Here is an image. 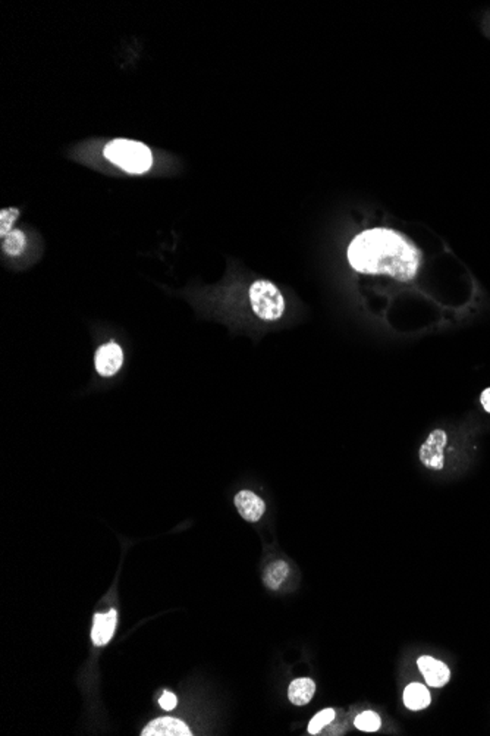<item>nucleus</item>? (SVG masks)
<instances>
[{
    "instance_id": "nucleus-1",
    "label": "nucleus",
    "mask_w": 490,
    "mask_h": 736,
    "mask_svg": "<svg viewBox=\"0 0 490 736\" xmlns=\"http://www.w3.org/2000/svg\"><path fill=\"white\" fill-rule=\"evenodd\" d=\"M348 260L357 272L389 275L398 281H411L418 272L421 254L416 245L399 233L386 228H373L351 241Z\"/></svg>"
},
{
    "instance_id": "nucleus-2",
    "label": "nucleus",
    "mask_w": 490,
    "mask_h": 736,
    "mask_svg": "<svg viewBox=\"0 0 490 736\" xmlns=\"http://www.w3.org/2000/svg\"><path fill=\"white\" fill-rule=\"evenodd\" d=\"M105 156L131 174H143L153 165V156L149 147L133 140H113L106 144Z\"/></svg>"
},
{
    "instance_id": "nucleus-3",
    "label": "nucleus",
    "mask_w": 490,
    "mask_h": 736,
    "mask_svg": "<svg viewBox=\"0 0 490 736\" xmlns=\"http://www.w3.org/2000/svg\"><path fill=\"white\" fill-rule=\"evenodd\" d=\"M250 303L253 312L266 322L281 319L285 312L282 292L274 284L266 280H258L250 287Z\"/></svg>"
},
{
    "instance_id": "nucleus-4",
    "label": "nucleus",
    "mask_w": 490,
    "mask_h": 736,
    "mask_svg": "<svg viewBox=\"0 0 490 736\" xmlns=\"http://www.w3.org/2000/svg\"><path fill=\"white\" fill-rule=\"evenodd\" d=\"M448 443V437L444 430H435L426 443L420 447L418 457L420 462L433 470L444 469L445 465V447Z\"/></svg>"
},
{
    "instance_id": "nucleus-5",
    "label": "nucleus",
    "mask_w": 490,
    "mask_h": 736,
    "mask_svg": "<svg viewBox=\"0 0 490 736\" xmlns=\"http://www.w3.org/2000/svg\"><path fill=\"white\" fill-rule=\"evenodd\" d=\"M122 363L124 353L115 342H109V344L102 346L95 351V370L102 376L115 375L121 369Z\"/></svg>"
},
{
    "instance_id": "nucleus-6",
    "label": "nucleus",
    "mask_w": 490,
    "mask_h": 736,
    "mask_svg": "<svg viewBox=\"0 0 490 736\" xmlns=\"http://www.w3.org/2000/svg\"><path fill=\"white\" fill-rule=\"evenodd\" d=\"M417 664L429 686L440 688V686H444L449 682L451 672L445 663L439 661L430 656H423L417 660Z\"/></svg>"
},
{
    "instance_id": "nucleus-7",
    "label": "nucleus",
    "mask_w": 490,
    "mask_h": 736,
    "mask_svg": "<svg viewBox=\"0 0 490 736\" xmlns=\"http://www.w3.org/2000/svg\"><path fill=\"white\" fill-rule=\"evenodd\" d=\"M235 505L242 516L244 520L247 522H257L260 517L266 512V504L253 491H239L235 496Z\"/></svg>"
},
{
    "instance_id": "nucleus-8",
    "label": "nucleus",
    "mask_w": 490,
    "mask_h": 736,
    "mask_svg": "<svg viewBox=\"0 0 490 736\" xmlns=\"http://www.w3.org/2000/svg\"><path fill=\"white\" fill-rule=\"evenodd\" d=\"M143 736H191L190 728L178 718L160 717L147 725Z\"/></svg>"
},
{
    "instance_id": "nucleus-9",
    "label": "nucleus",
    "mask_w": 490,
    "mask_h": 736,
    "mask_svg": "<svg viewBox=\"0 0 490 736\" xmlns=\"http://www.w3.org/2000/svg\"><path fill=\"white\" fill-rule=\"evenodd\" d=\"M117 610H110L106 614H95L94 616V624L91 631V640L94 645L102 647L106 645L110 640L113 633H115L117 628Z\"/></svg>"
},
{
    "instance_id": "nucleus-10",
    "label": "nucleus",
    "mask_w": 490,
    "mask_h": 736,
    "mask_svg": "<svg viewBox=\"0 0 490 736\" xmlns=\"http://www.w3.org/2000/svg\"><path fill=\"white\" fill-rule=\"evenodd\" d=\"M430 692L421 683H410L404 690V704L408 710L418 711L430 706Z\"/></svg>"
},
{
    "instance_id": "nucleus-11",
    "label": "nucleus",
    "mask_w": 490,
    "mask_h": 736,
    "mask_svg": "<svg viewBox=\"0 0 490 736\" xmlns=\"http://www.w3.org/2000/svg\"><path fill=\"white\" fill-rule=\"evenodd\" d=\"M316 692V683L310 678H300L292 680L288 690V697L292 704L305 706L308 704Z\"/></svg>"
},
{
    "instance_id": "nucleus-12",
    "label": "nucleus",
    "mask_w": 490,
    "mask_h": 736,
    "mask_svg": "<svg viewBox=\"0 0 490 736\" xmlns=\"http://www.w3.org/2000/svg\"><path fill=\"white\" fill-rule=\"evenodd\" d=\"M288 575H289V566L282 560H277V562L270 563L266 567L265 575H263V582L267 588H270V590H279V586L284 583Z\"/></svg>"
},
{
    "instance_id": "nucleus-13",
    "label": "nucleus",
    "mask_w": 490,
    "mask_h": 736,
    "mask_svg": "<svg viewBox=\"0 0 490 736\" xmlns=\"http://www.w3.org/2000/svg\"><path fill=\"white\" fill-rule=\"evenodd\" d=\"M27 244L25 234L21 230H13L2 238V249L11 256H18L22 253Z\"/></svg>"
},
{
    "instance_id": "nucleus-14",
    "label": "nucleus",
    "mask_w": 490,
    "mask_h": 736,
    "mask_svg": "<svg viewBox=\"0 0 490 736\" xmlns=\"http://www.w3.org/2000/svg\"><path fill=\"white\" fill-rule=\"evenodd\" d=\"M354 725L357 729H360L363 732H376L380 729L382 722H380V717L378 713L363 711L362 714H358L355 717Z\"/></svg>"
},
{
    "instance_id": "nucleus-15",
    "label": "nucleus",
    "mask_w": 490,
    "mask_h": 736,
    "mask_svg": "<svg viewBox=\"0 0 490 736\" xmlns=\"http://www.w3.org/2000/svg\"><path fill=\"white\" fill-rule=\"evenodd\" d=\"M333 718H335V711L332 709L322 710L320 713H317L312 718V722L308 723V733L310 735H317L324 726H328L333 721Z\"/></svg>"
},
{
    "instance_id": "nucleus-16",
    "label": "nucleus",
    "mask_w": 490,
    "mask_h": 736,
    "mask_svg": "<svg viewBox=\"0 0 490 736\" xmlns=\"http://www.w3.org/2000/svg\"><path fill=\"white\" fill-rule=\"evenodd\" d=\"M18 217H20V210L15 207L4 209L2 212H0V235H2V238L11 233V228L13 222L18 219Z\"/></svg>"
},
{
    "instance_id": "nucleus-17",
    "label": "nucleus",
    "mask_w": 490,
    "mask_h": 736,
    "mask_svg": "<svg viewBox=\"0 0 490 736\" xmlns=\"http://www.w3.org/2000/svg\"><path fill=\"white\" fill-rule=\"evenodd\" d=\"M176 702H178V699H176L175 694L168 692V691H166V692H163L161 697H160V699H159V704L161 706V709H163V710H168V711H169V710H173V709L176 707Z\"/></svg>"
},
{
    "instance_id": "nucleus-18",
    "label": "nucleus",
    "mask_w": 490,
    "mask_h": 736,
    "mask_svg": "<svg viewBox=\"0 0 490 736\" xmlns=\"http://www.w3.org/2000/svg\"><path fill=\"white\" fill-rule=\"evenodd\" d=\"M482 406L484 407V411L487 413H490V388H486L482 392Z\"/></svg>"
}]
</instances>
